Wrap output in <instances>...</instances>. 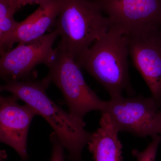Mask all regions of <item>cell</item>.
<instances>
[{"label": "cell", "mask_w": 161, "mask_h": 161, "mask_svg": "<svg viewBox=\"0 0 161 161\" xmlns=\"http://www.w3.org/2000/svg\"><path fill=\"white\" fill-rule=\"evenodd\" d=\"M47 66L48 73L43 80L55 85L63 95L69 112L78 120L84 122L89 112L105 109L107 101L102 100L85 80L75 58L58 46Z\"/></svg>", "instance_id": "4"}, {"label": "cell", "mask_w": 161, "mask_h": 161, "mask_svg": "<svg viewBox=\"0 0 161 161\" xmlns=\"http://www.w3.org/2000/svg\"><path fill=\"white\" fill-rule=\"evenodd\" d=\"M20 8L12 0H0V48L13 34L19 22L14 15Z\"/></svg>", "instance_id": "12"}, {"label": "cell", "mask_w": 161, "mask_h": 161, "mask_svg": "<svg viewBox=\"0 0 161 161\" xmlns=\"http://www.w3.org/2000/svg\"><path fill=\"white\" fill-rule=\"evenodd\" d=\"M50 0H22V6H24L26 5H35L38 4L39 6L44 5L48 3Z\"/></svg>", "instance_id": "15"}, {"label": "cell", "mask_w": 161, "mask_h": 161, "mask_svg": "<svg viewBox=\"0 0 161 161\" xmlns=\"http://www.w3.org/2000/svg\"><path fill=\"white\" fill-rule=\"evenodd\" d=\"M161 108L152 97L142 96L111 98L107 101L105 112L110 115L119 132L138 137L161 133Z\"/></svg>", "instance_id": "5"}, {"label": "cell", "mask_w": 161, "mask_h": 161, "mask_svg": "<svg viewBox=\"0 0 161 161\" xmlns=\"http://www.w3.org/2000/svg\"><path fill=\"white\" fill-rule=\"evenodd\" d=\"M103 13L97 2L60 0L55 25L61 38L58 46L76 60L110 29V20Z\"/></svg>", "instance_id": "3"}, {"label": "cell", "mask_w": 161, "mask_h": 161, "mask_svg": "<svg viewBox=\"0 0 161 161\" xmlns=\"http://www.w3.org/2000/svg\"><path fill=\"white\" fill-rule=\"evenodd\" d=\"M20 8L22 7V0H12Z\"/></svg>", "instance_id": "16"}, {"label": "cell", "mask_w": 161, "mask_h": 161, "mask_svg": "<svg viewBox=\"0 0 161 161\" xmlns=\"http://www.w3.org/2000/svg\"><path fill=\"white\" fill-rule=\"evenodd\" d=\"M48 86L43 79L11 80L1 86L0 91L12 93L47 121L67 150L70 161H82V151L92 133L85 130V122L78 120L50 98L46 92Z\"/></svg>", "instance_id": "1"}, {"label": "cell", "mask_w": 161, "mask_h": 161, "mask_svg": "<svg viewBox=\"0 0 161 161\" xmlns=\"http://www.w3.org/2000/svg\"><path fill=\"white\" fill-rule=\"evenodd\" d=\"M160 135H161V134H160Z\"/></svg>", "instance_id": "18"}, {"label": "cell", "mask_w": 161, "mask_h": 161, "mask_svg": "<svg viewBox=\"0 0 161 161\" xmlns=\"http://www.w3.org/2000/svg\"><path fill=\"white\" fill-rule=\"evenodd\" d=\"M128 37L133 64L161 108V29Z\"/></svg>", "instance_id": "8"}, {"label": "cell", "mask_w": 161, "mask_h": 161, "mask_svg": "<svg viewBox=\"0 0 161 161\" xmlns=\"http://www.w3.org/2000/svg\"><path fill=\"white\" fill-rule=\"evenodd\" d=\"M14 95L0 97V141L13 148L22 161L28 159L27 141L33 119L37 113L27 104L21 105Z\"/></svg>", "instance_id": "9"}, {"label": "cell", "mask_w": 161, "mask_h": 161, "mask_svg": "<svg viewBox=\"0 0 161 161\" xmlns=\"http://www.w3.org/2000/svg\"><path fill=\"white\" fill-rule=\"evenodd\" d=\"M152 138L151 142L143 151L135 149L132 150V155L137 161H155L159 145L161 142V135H155Z\"/></svg>", "instance_id": "13"}, {"label": "cell", "mask_w": 161, "mask_h": 161, "mask_svg": "<svg viewBox=\"0 0 161 161\" xmlns=\"http://www.w3.org/2000/svg\"><path fill=\"white\" fill-rule=\"evenodd\" d=\"M104 0H95V2H98V3H100L103 2Z\"/></svg>", "instance_id": "17"}, {"label": "cell", "mask_w": 161, "mask_h": 161, "mask_svg": "<svg viewBox=\"0 0 161 161\" xmlns=\"http://www.w3.org/2000/svg\"><path fill=\"white\" fill-rule=\"evenodd\" d=\"M58 36L55 29L37 40L19 43L13 49L1 53V78L6 82L24 80L39 64L47 65L54 55L53 46Z\"/></svg>", "instance_id": "7"}, {"label": "cell", "mask_w": 161, "mask_h": 161, "mask_svg": "<svg viewBox=\"0 0 161 161\" xmlns=\"http://www.w3.org/2000/svg\"><path fill=\"white\" fill-rule=\"evenodd\" d=\"M60 8V0H50L39 6L30 15L19 22L13 34L0 48L1 53L9 50L15 43H29L45 35L50 28L55 26Z\"/></svg>", "instance_id": "10"}, {"label": "cell", "mask_w": 161, "mask_h": 161, "mask_svg": "<svg viewBox=\"0 0 161 161\" xmlns=\"http://www.w3.org/2000/svg\"><path fill=\"white\" fill-rule=\"evenodd\" d=\"M99 3L111 26L127 36L161 29V0H104Z\"/></svg>", "instance_id": "6"}, {"label": "cell", "mask_w": 161, "mask_h": 161, "mask_svg": "<svg viewBox=\"0 0 161 161\" xmlns=\"http://www.w3.org/2000/svg\"><path fill=\"white\" fill-rule=\"evenodd\" d=\"M50 138L52 144V156L50 161H64V148L60 143L58 136L54 132H53Z\"/></svg>", "instance_id": "14"}, {"label": "cell", "mask_w": 161, "mask_h": 161, "mask_svg": "<svg viewBox=\"0 0 161 161\" xmlns=\"http://www.w3.org/2000/svg\"><path fill=\"white\" fill-rule=\"evenodd\" d=\"M129 56L128 36L111 26L76 60L80 68L97 80L113 98L122 96L124 91L133 94L129 75Z\"/></svg>", "instance_id": "2"}, {"label": "cell", "mask_w": 161, "mask_h": 161, "mask_svg": "<svg viewBox=\"0 0 161 161\" xmlns=\"http://www.w3.org/2000/svg\"><path fill=\"white\" fill-rule=\"evenodd\" d=\"M119 132L109 114L102 113L99 126L87 144L94 161H123Z\"/></svg>", "instance_id": "11"}]
</instances>
